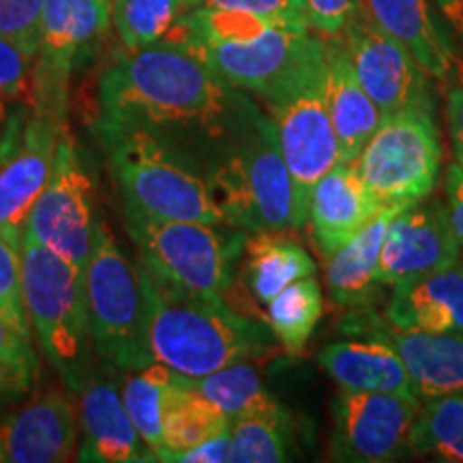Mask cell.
Returning a JSON list of instances; mask_svg holds the SVG:
<instances>
[{
  "mask_svg": "<svg viewBox=\"0 0 463 463\" xmlns=\"http://www.w3.org/2000/svg\"><path fill=\"white\" fill-rule=\"evenodd\" d=\"M97 97V123L144 127L206 150L256 108L194 52L170 42L118 58L101 75Z\"/></svg>",
  "mask_w": 463,
  "mask_h": 463,
  "instance_id": "6da1fadb",
  "label": "cell"
},
{
  "mask_svg": "<svg viewBox=\"0 0 463 463\" xmlns=\"http://www.w3.org/2000/svg\"><path fill=\"white\" fill-rule=\"evenodd\" d=\"M161 42L194 52L225 82L264 103L326 61V42L307 26L234 9L191 7Z\"/></svg>",
  "mask_w": 463,
  "mask_h": 463,
  "instance_id": "7a4b0ae2",
  "label": "cell"
},
{
  "mask_svg": "<svg viewBox=\"0 0 463 463\" xmlns=\"http://www.w3.org/2000/svg\"><path fill=\"white\" fill-rule=\"evenodd\" d=\"M144 303V354L148 363L202 378L228 364L256 361L270 350L264 324L232 311L223 298L187 292L140 264Z\"/></svg>",
  "mask_w": 463,
  "mask_h": 463,
  "instance_id": "3957f363",
  "label": "cell"
},
{
  "mask_svg": "<svg viewBox=\"0 0 463 463\" xmlns=\"http://www.w3.org/2000/svg\"><path fill=\"white\" fill-rule=\"evenodd\" d=\"M204 164L208 187L230 225L251 234L305 225L273 120L258 108L206 150Z\"/></svg>",
  "mask_w": 463,
  "mask_h": 463,
  "instance_id": "277c9868",
  "label": "cell"
},
{
  "mask_svg": "<svg viewBox=\"0 0 463 463\" xmlns=\"http://www.w3.org/2000/svg\"><path fill=\"white\" fill-rule=\"evenodd\" d=\"M125 208L155 219L228 223L198 159L183 144L144 127L95 123Z\"/></svg>",
  "mask_w": 463,
  "mask_h": 463,
  "instance_id": "5b68a950",
  "label": "cell"
},
{
  "mask_svg": "<svg viewBox=\"0 0 463 463\" xmlns=\"http://www.w3.org/2000/svg\"><path fill=\"white\" fill-rule=\"evenodd\" d=\"M22 292L31 331L50 367L73 395L95 373L84 270L22 236Z\"/></svg>",
  "mask_w": 463,
  "mask_h": 463,
  "instance_id": "8992f818",
  "label": "cell"
},
{
  "mask_svg": "<svg viewBox=\"0 0 463 463\" xmlns=\"http://www.w3.org/2000/svg\"><path fill=\"white\" fill-rule=\"evenodd\" d=\"M84 289L92 347L101 372L127 373L148 364L140 270L127 258L106 219H97L92 228Z\"/></svg>",
  "mask_w": 463,
  "mask_h": 463,
  "instance_id": "52a82bcc",
  "label": "cell"
},
{
  "mask_svg": "<svg viewBox=\"0 0 463 463\" xmlns=\"http://www.w3.org/2000/svg\"><path fill=\"white\" fill-rule=\"evenodd\" d=\"M125 228L140 251V264L172 286L222 298L245 251L247 234L230 223L155 219L125 208Z\"/></svg>",
  "mask_w": 463,
  "mask_h": 463,
  "instance_id": "ba28073f",
  "label": "cell"
},
{
  "mask_svg": "<svg viewBox=\"0 0 463 463\" xmlns=\"http://www.w3.org/2000/svg\"><path fill=\"white\" fill-rule=\"evenodd\" d=\"M354 164L382 206L422 202L436 187L442 167L433 114L412 109L382 116Z\"/></svg>",
  "mask_w": 463,
  "mask_h": 463,
  "instance_id": "9c48e42d",
  "label": "cell"
},
{
  "mask_svg": "<svg viewBox=\"0 0 463 463\" xmlns=\"http://www.w3.org/2000/svg\"><path fill=\"white\" fill-rule=\"evenodd\" d=\"M109 20L97 0H43L42 37L33 62V112L67 125L69 80L99 52Z\"/></svg>",
  "mask_w": 463,
  "mask_h": 463,
  "instance_id": "30bf717a",
  "label": "cell"
},
{
  "mask_svg": "<svg viewBox=\"0 0 463 463\" xmlns=\"http://www.w3.org/2000/svg\"><path fill=\"white\" fill-rule=\"evenodd\" d=\"M324 78L326 61L311 69L275 99L264 103L275 125L283 161L292 176L303 223H307L309 213L311 189L341 161L337 133L333 129L324 95Z\"/></svg>",
  "mask_w": 463,
  "mask_h": 463,
  "instance_id": "8fae6325",
  "label": "cell"
},
{
  "mask_svg": "<svg viewBox=\"0 0 463 463\" xmlns=\"http://www.w3.org/2000/svg\"><path fill=\"white\" fill-rule=\"evenodd\" d=\"M95 181L67 129L58 137L50 178L28 215L24 236L84 270L95 228Z\"/></svg>",
  "mask_w": 463,
  "mask_h": 463,
  "instance_id": "7c38bea8",
  "label": "cell"
},
{
  "mask_svg": "<svg viewBox=\"0 0 463 463\" xmlns=\"http://www.w3.org/2000/svg\"><path fill=\"white\" fill-rule=\"evenodd\" d=\"M65 129L28 103L0 127V234L15 249H22L28 215L48 183Z\"/></svg>",
  "mask_w": 463,
  "mask_h": 463,
  "instance_id": "4fadbf2b",
  "label": "cell"
},
{
  "mask_svg": "<svg viewBox=\"0 0 463 463\" xmlns=\"http://www.w3.org/2000/svg\"><path fill=\"white\" fill-rule=\"evenodd\" d=\"M420 402L397 392L339 391L333 402L331 459L389 463L412 453Z\"/></svg>",
  "mask_w": 463,
  "mask_h": 463,
  "instance_id": "5bb4252c",
  "label": "cell"
},
{
  "mask_svg": "<svg viewBox=\"0 0 463 463\" xmlns=\"http://www.w3.org/2000/svg\"><path fill=\"white\" fill-rule=\"evenodd\" d=\"M344 50L356 80L380 108L382 116L422 109L431 112V92L427 73L412 54L375 26L363 9L345 26Z\"/></svg>",
  "mask_w": 463,
  "mask_h": 463,
  "instance_id": "9a60e30c",
  "label": "cell"
},
{
  "mask_svg": "<svg viewBox=\"0 0 463 463\" xmlns=\"http://www.w3.org/2000/svg\"><path fill=\"white\" fill-rule=\"evenodd\" d=\"M461 247L449 222L447 206L439 202L403 208L392 217L384 234L378 264L380 286L433 273L459 262Z\"/></svg>",
  "mask_w": 463,
  "mask_h": 463,
  "instance_id": "2e32d148",
  "label": "cell"
},
{
  "mask_svg": "<svg viewBox=\"0 0 463 463\" xmlns=\"http://www.w3.org/2000/svg\"><path fill=\"white\" fill-rule=\"evenodd\" d=\"M71 395V391H45L0 422V463L75 459L80 419Z\"/></svg>",
  "mask_w": 463,
  "mask_h": 463,
  "instance_id": "e0dca14e",
  "label": "cell"
},
{
  "mask_svg": "<svg viewBox=\"0 0 463 463\" xmlns=\"http://www.w3.org/2000/svg\"><path fill=\"white\" fill-rule=\"evenodd\" d=\"M358 331L397 352L419 402L463 391V335L403 331L375 316L358 320Z\"/></svg>",
  "mask_w": 463,
  "mask_h": 463,
  "instance_id": "ac0fdd59",
  "label": "cell"
},
{
  "mask_svg": "<svg viewBox=\"0 0 463 463\" xmlns=\"http://www.w3.org/2000/svg\"><path fill=\"white\" fill-rule=\"evenodd\" d=\"M80 427L82 447L78 461L90 463H144L157 461L142 442L129 419L123 395L106 372H95L80 391Z\"/></svg>",
  "mask_w": 463,
  "mask_h": 463,
  "instance_id": "d6986e66",
  "label": "cell"
},
{
  "mask_svg": "<svg viewBox=\"0 0 463 463\" xmlns=\"http://www.w3.org/2000/svg\"><path fill=\"white\" fill-rule=\"evenodd\" d=\"M382 211V204L363 183L354 161H339L309 195L311 236L317 253L328 260Z\"/></svg>",
  "mask_w": 463,
  "mask_h": 463,
  "instance_id": "ffe728a7",
  "label": "cell"
},
{
  "mask_svg": "<svg viewBox=\"0 0 463 463\" xmlns=\"http://www.w3.org/2000/svg\"><path fill=\"white\" fill-rule=\"evenodd\" d=\"M384 317L403 331L463 335V262L395 283Z\"/></svg>",
  "mask_w": 463,
  "mask_h": 463,
  "instance_id": "44dd1931",
  "label": "cell"
},
{
  "mask_svg": "<svg viewBox=\"0 0 463 463\" xmlns=\"http://www.w3.org/2000/svg\"><path fill=\"white\" fill-rule=\"evenodd\" d=\"M363 14L403 45L436 80L449 78L455 65L450 39L430 7V0H363Z\"/></svg>",
  "mask_w": 463,
  "mask_h": 463,
  "instance_id": "7402d4cb",
  "label": "cell"
},
{
  "mask_svg": "<svg viewBox=\"0 0 463 463\" xmlns=\"http://www.w3.org/2000/svg\"><path fill=\"white\" fill-rule=\"evenodd\" d=\"M317 363L324 373L337 382L341 391L416 397L402 358L380 339L335 341L317 352Z\"/></svg>",
  "mask_w": 463,
  "mask_h": 463,
  "instance_id": "603a6c76",
  "label": "cell"
},
{
  "mask_svg": "<svg viewBox=\"0 0 463 463\" xmlns=\"http://www.w3.org/2000/svg\"><path fill=\"white\" fill-rule=\"evenodd\" d=\"M324 95L333 129L337 133L339 159L356 161L358 153L378 129L382 112L356 80L341 42L326 43Z\"/></svg>",
  "mask_w": 463,
  "mask_h": 463,
  "instance_id": "cb8c5ba5",
  "label": "cell"
},
{
  "mask_svg": "<svg viewBox=\"0 0 463 463\" xmlns=\"http://www.w3.org/2000/svg\"><path fill=\"white\" fill-rule=\"evenodd\" d=\"M412 204H389L350 242L328 258L326 286L333 303L345 309H361L373 297L384 234L392 217Z\"/></svg>",
  "mask_w": 463,
  "mask_h": 463,
  "instance_id": "d4e9b609",
  "label": "cell"
},
{
  "mask_svg": "<svg viewBox=\"0 0 463 463\" xmlns=\"http://www.w3.org/2000/svg\"><path fill=\"white\" fill-rule=\"evenodd\" d=\"M316 275L314 258L286 232H253L245 241V281L258 303L269 305L289 283Z\"/></svg>",
  "mask_w": 463,
  "mask_h": 463,
  "instance_id": "484cf974",
  "label": "cell"
},
{
  "mask_svg": "<svg viewBox=\"0 0 463 463\" xmlns=\"http://www.w3.org/2000/svg\"><path fill=\"white\" fill-rule=\"evenodd\" d=\"M228 430V416L191 384V378L176 373L165 399L164 447L157 461H174L176 455Z\"/></svg>",
  "mask_w": 463,
  "mask_h": 463,
  "instance_id": "4316f807",
  "label": "cell"
},
{
  "mask_svg": "<svg viewBox=\"0 0 463 463\" xmlns=\"http://www.w3.org/2000/svg\"><path fill=\"white\" fill-rule=\"evenodd\" d=\"M174 375L176 372L164 364L148 363L127 372L123 391H120L131 422L155 457L164 447V410Z\"/></svg>",
  "mask_w": 463,
  "mask_h": 463,
  "instance_id": "83f0119b",
  "label": "cell"
},
{
  "mask_svg": "<svg viewBox=\"0 0 463 463\" xmlns=\"http://www.w3.org/2000/svg\"><path fill=\"white\" fill-rule=\"evenodd\" d=\"M191 384L215 403L230 420L249 414H269L281 410V405L269 395L258 369L249 361L228 364L202 378H191Z\"/></svg>",
  "mask_w": 463,
  "mask_h": 463,
  "instance_id": "f1b7e54d",
  "label": "cell"
},
{
  "mask_svg": "<svg viewBox=\"0 0 463 463\" xmlns=\"http://www.w3.org/2000/svg\"><path fill=\"white\" fill-rule=\"evenodd\" d=\"M412 453L463 463V391L420 403L412 431Z\"/></svg>",
  "mask_w": 463,
  "mask_h": 463,
  "instance_id": "f546056e",
  "label": "cell"
},
{
  "mask_svg": "<svg viewBox=\"0 0 463 463\" xmlns=\"http://www.w3.org/2000/svg\"><path fill=\"white\" fill-rule=\"evenodd\" d=\"M322 317V289L316 277L289 283L269 303L270 331L288 354H300Z\"/></svg>",
  "mask_w": 463,
  "mask_h": 463,
  "instance_id": "4dcf8cb0",
  "label": "cell"
},
{
  "mask_svg": "<svg viewBox=\"0 0 463 463\" xmlns=\"http://www.w3.org/2000/svg\"><path fill=\"white\" fill-rule=\"evenodd\" d=\"M289 416L286 410L230 420V461L279 463L288 459Z\"/></svg>",
  "mask_w": 463,
  "mask_h": 463,
  "instance_id": "1f68e13d",
  "label": "cell"
},
{
  "mask_svg": "<svg viewBox=\"0 0 463 463\" xmlns=\"http://www.w3.org/2000/svg\"><path fill=\"white\" fill-rule=\"evenodd\" d=\"M189 9V0H120L112 15L125 48L140 50L165 39Z\"/></svg>",
  "mask_w": 463,
  "mask_h": 463,
  "instance_id": "d6a6232c",
  "label": "cell"
},
{
  "mask_svg": "<svg viewBox=\"0 0 463 463\" xmlns=\"http://www.w3.org/2000/svg\"><path fill=\"white\" fill-rule=\"evenodd\" d=\"M39 369L31 333L0 316V399L9 403L28 395L39 380Z\"/></svg>",
  "mask_w": 463,
  "mask_h": 463,
  "instance_id": "836d02e7",
  "label": "cell"
},
{
  "mask_svg": "<svg viewBox=\"0 0 463 463\" xmlns=\"http://www.w3.org/2000/svg\"><path fill=\"white\" fill-rule=\"evenodd\" d=\"M43 0H0V34L34 58L42 37Z\"/></svg>",
  "mask_w": 463,
  "mask_h": 463,
  "instance_id": "e575fe53",
  "label": "cell"
},
{
  "mask_svg": "<svg viewBox=\"0 0 463 463\" xmlns=\"http://www.w3.org/2000/svg\"><path fill=\"white\" fill-rule=\"evenodd\" d=\"M0 316L24 333H31L24 292H22V249L0 234Z\"/></svg>",
  "mask_w": 463,
  "mask_h": 463,
  "instance_id": "d590c367",
  "label": "cell"
},
{
  "mask_svg": "<svg viewBox=\"0 0 463 463\" xmlns=\"http://www.w3.org/2000/svg\"><path fill=\"white\" fill-rule=\"evenodd\" d=\"M33 62L20 45L0 34V106L7 101L31 103Z\"/></svg>",
  "mask_w": 463,
  "mask_h": 463,
  "instance_id": "8d00e7d4",
  "label": "cell"
},
{
  "mask_svg": "<svg viewBox=\"0 0 463 463\" xmlns=\"http://www.w3.org/2000/svg\"><path fill=\"white\" fill-rule=\"evenodd\" d=\"M189 5L191 7L245 11L269 22L307 26L305 0H189Z\"/></svg>",
  "mask_w": 463,
  "mask_h": 463,
  "instance_id": "74e56055",
  "label": "cell"
},
{
  "mask_svg": "<svg viewBox=\"0 0 463 463\" xmlns=\"http://www.w3.org/2000/svg\"><path fill=\"white\" fill-rule=\"evenodd\" d=\"M363 0H305L307 26L322 37H339L358 14Z\"/></svg>",
  "mask_w": 463,
  "mask_h": 463,
  "instance_id": "f35d334b",
  "label": "cell"
},
{
  "mask_svg": "<svg viewBox=\"0 0 463 463\" xmlns=\"http://www.w3.org/2000/svg\"><path fill=\"white\" fill-rule=\"evenodd\" d=\"M447 211L450 228L463 249V167L459 164L449 165L447 170Z\"/></svg>",
  "mask_w": 463,
  "mask_h": 463,
  "instance_id": "ab89813d",
  "label": "cell"
},
{
  "mask_svg": "<svg viewBox=\"0 0 463 463\" xmlns=\"http://www.w3.org/2000/svg\"><path fill=\"white\" fill-rule=\"evenodd\" d=\"M174 461L181 463H222L230 461V430L217 433L198 447L184 450L174 457Z\"/></svg>",
  "mask_w": 463,
  "mask_h": 463,
  "instance_id": "60d3db41",
  "label": "cell"
},
{
  "mask_svg": "<svg viewBox=\"0 0 463 463\" xmlns=\"http://www.w3.org/2000/svg\"><path fill=\"white\" fill-rule=\"evenodd\" d=\"M447 118L450 140H453L455 164L463 167V86H457V89L449 92Z\"/></svg>",
  "mask_w": 463,
  "mask_h": 463,
  "instance_id": "b9f144b4",
  "label": "cell"
},
{
  "mask_svg": "<svg viewBox=\"0 0 463 463\" xmlns=\"http://www.w3.org/2000/svg\"><path fill=\"white\" fill-rule=\"evenodd\" d=\"M436 3L463 42V0H436Z\"/></svg>",
  "mask_w": 463,
  "mask_h": 463,
  "instance_id": "7bdbcfd3",
  "label": "cell"
},
{
  "mask_svg": "<svg viewBox=\"0 0 463 463\" xmlns=\"http://www.w3.org/2000/svg\"><path fill=\"white\" fill-rule=\"evenodd\" d=\"M99 3V7L106 11L108 15H112V9H114V0H97Z\"/></svg>",
  "mask_w": 463,
  "mask_h": 463,
  "instance_id": "ee69618b",
  "label": "cell"
},
{
  "mask_svg": "<svg viewBox=\"0 0 463 463\" xmlns=\"http://www.w3.org/2000/svg\"><path fill=\"white\" fill-rule=\"evenodd\" d=\"M5 403H7V402H5V399H0V412H3V408H5Z\"/></svg>",
  "mask_w": 463,
  "mask_h": 463,
  "instance_id": "f6af8a7d",
  "label": "cell"
},
{
  "mask_svg": "<svg viewBox=\"0 0 463 463\" xmlns=\"http://www.w3.org/2000/svg\"><path fill=\"white\" fill-rule=\"evenodd\" d=\"M116 3H120V0H114V5H116Z\"/></svg>",
  "mask_w": 463,
  "mask_h": 463,
  "instance_id": "bcb514c9",
  "label": "cell"
}]
</instances>
